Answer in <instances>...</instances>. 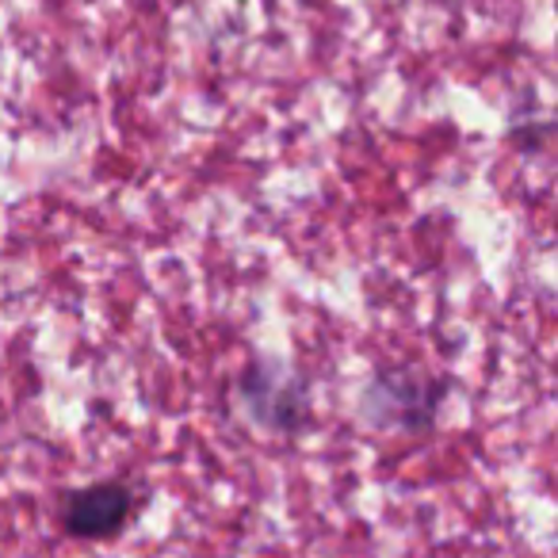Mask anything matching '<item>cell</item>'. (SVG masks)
<instances>
[{"label": "cell", "instance_id": "6da1fadb", "mask_svg": "<svg viewBox=\"0 0 558 558\" xmlns=\"http://www.w3.org/2000/svg\"><path fill=\"white\" fill-rule=\"evenodd\" d=\"M126 512H131V494L123 486H88L70 494L62 509L65 532L81 535V539H100L123 527Z\"/></svg>", "mask_w": 558, "mask_h": 558}]
</instances>
